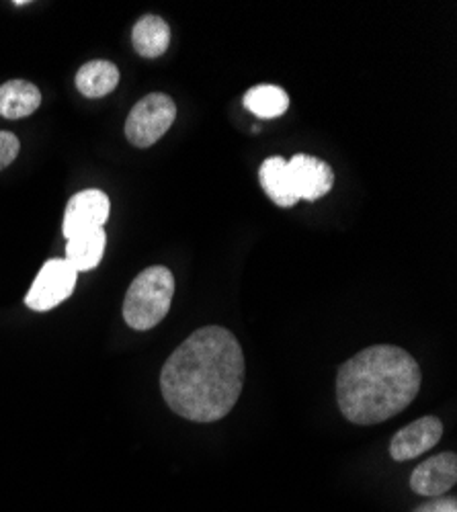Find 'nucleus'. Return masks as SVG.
Wrapping results in <instances>:
<instances>
[{
	"label": "nucleus",
	"mask_w": 457,
	"mask_h": 512,
	"mask_svg": "<svg viewBox=\"0 0 457 512\" xmlns=\"http://www.w3.org/2000/svg\"><path fill=\"white\" fill-rule=\"evenodd\" d=\"M119 84V70L109 60H93L76 72V89L87 99H101Z\"/></svg>",
	"instance_id": "nucleus-12"
},
{
	"label": "nucleus",
	"mask_w": 457,
	"mask_h": 512,
	"mask_svg": "<svg viewBox=\"0 0 457 512\" xmlns=\"http://www.w3.org/2000/svg\"><path fill=\"white\" fill-rule=\"evenodd\" d=\"M21 142L11 132H0V170L13 164V160L19 156Z\"/></svg>",
	"instance_id": "nucleus-15"
},
{
	"label": "nucleus",
	"mask_w": 457,
	"mask_h": 512,
	"mask_svg": "<svg viewBox=\"0 0 457 512\" xmlns=\"http://www.w3.org/2000/svg\"><path fill=\"white\" fill-rule=\"evenodd\" d=\"M259 179L265 193L279 207H294L300 199L316 201L335 185L330 164L308 154H296L289 162L281 156L267 158L261 164Z\"/></svg>",
	"instance_id": "nucleus-3"
},
{
	"label": "nucleus",
	"mask_w": 457,
	"mask_h": 512,
	"mask_svg": "<svg viewBox=\"0 0 457 512\" xmlns=\"http://www.w3.org/2000/svg\"><path fill=\"white\" fill-rule=\"evenodd\" d=\"M244 107L259 119H275L287 111L289 97L281 87L259 84L244 95Z\"/></svg>",
	"instance_id": "nucleus-14"
},
{
	"label": "nucleus",
	"mask_w": 457,
	"mask_h": 512,
	"mask_svg": "<svg viewBox=\"0 0 457 512\" xmlns=\"http://www.w3.org/2000/svg\"><path fill=\"white\" fill-rule=\"evenodd\" d=\"M132 44L134 50L142 58H158L166 50H169L171 44V29L169 23L156 15H146L142 17L132 31Z\"/></svg>",
	"instance_id": "nucleus-13"
},
{
	"label": "nucleus",
	"mask_w": 457,
	"mask_h": 512,
	"mask_svg": "<svg viewBox=\"0 0 457 512\" xmlns=\"http://www.w3.org/2000/svg\"><path fill=\"white\" fill-rule=\"evenodd\" d=\"M175 277L166 267L144 269L130 285L123 300V318L134 330H150L171 310Z\"/></svg>",
	"instance_id": "nucleus-4"
},
{
	"label": "nucleus",
	"mask_w": 457,
	"mask_h": 512,
	"mask_svg": "<svg viewBox=\"0 0 457 512\" xmlns=\"http://www.w3.org/2000/svg\"><path fill=\"white\" fill-rule=\"evenodd\" d=\"M111 203L109 197L99 189H87L76 193L64 213V236L70 238L78 232H87L95 228H103V224L109 220Z\"/></svg>",
	"instance_id": "nucleus-7"
},
{
	"label": "nucleus",
	"mask_w": 457,
	"mask_h": 512,
	"mask_svg": "<svg viewBox=\"0 0 457 512\" xmlns=\"http://www.w3.org/2000/svg\"><path fill=\"white\" fill-rule=\"evenodd\" d=\"M421 381V367L408 351L394 345L367 347L341 365L337 402L349 422L380 424L412 404Z\"/></svg>",
	"instance_id": "nucleus-2"
},
{
	"label": "nucleus",
	"mask_w": 457,
	"mask_h": 512,
	"mask_svg": "<svg viewBox=\"0 0 457 512\" xmlns=\"http://www.w3.org/2000/svg\"><path fill=\"white\" fill-rule=\"evenodd\" d=\"M41 105V93L27 80H9L0 87V115L5 119H23Z\"/></svg>",
	"instance_id": "nucleus-11"
},
{
	"label": "nucleus",
	"mask_w": 457,
	"mask_h": 512,
	"mask_svg": "<svg viewBox=\"0 0 457 512\" xmlns=\"http://www.w3.org/2000/svg\"><path fill=\"white\" fill-rule=\"evenodd\" d=\"M443 437V422L437 416H423L400 429L392 443L390 455L394 461H408L433 449Z\"/></svg>",
	"instance_id": "nucleus-9"
},
{
	"label": "nucleus",
	"mask_w": 457,
	"mask_h": 512,
	"mask_svg": "<svg viewBox=\"0 0 457 512\" xmlns=\"http://www.w3.org/2000/svg\"><path fill=\"white\" fill-rule=\"evenodd\" d=\"M246 375L238 338L222 326L195 330L160 373L162 398L191 422H216L236 406Z\"/></svg>",
	"instance_id": "nucleus-1"
},
{
	"label": "nucleus",
	"mask_w": 457,
	"mask_h": 512,
	"mask_svg": "<svg viewBox=\"0 0 457 512\" xmlns=\"http://www.w3.org/2000/svg\"><path fill=\"white\" fill-rule=\"evenodd\" d=\"M457 482V455L453 451L439 453L423 461L410 476V488L419 496H445Z\"/></svg>",
	"instance_id": "nucleus-8"
},
{
	"label": "nucleus",
	"mask_w": 457,
	"mask_h": 512,
	"mask_svg": "<svg viewBox=\"0 0 457 512\" xmlns=\"http://www.w3.org/2000/svg\"><path fill=\"white\" fill-rule=\"evenodd\" d=\"M76 277L78 273L66 259L48 261L41 267L25 297L27 308L35 312H50L52 308H58L72 295Z\"/></svg>",
	"instance_id": "nucleus-6"
},
{
	"label": "nucleus",
	"mask_w": 457,
	"mask_h": 512,
	"mask_svg": "<svg viewBox=\"0 0 457 512\" xmlns=\"http://www.w3.org/2000/svg\"><path fill=\"white\" fill-rule=\"evenodd\" d=\"M177 117L175 101L164 93H150L134 105L126 119V138L136 148L154 146Z\"/></svg>",
	"instance_id": "nucleus-5"
},
{
	"label": "nucleus",
	"mask_w": 457,
	"mask_h": 512,
	"mask_svg": "<svg viewBox=\"0 0 457 512\" xmlns=\"http://www.w3.org/2000/svg\"><path fill=\"white\" fill-rule=\"evenodd\" d=\"M66 240V261L74 267L76 273L93 271L101 263L107 244V234L103 228L78 232Z\"/></svg>",
	"instance_id": "nucleus-10"
},
{
	"label": "nucleus",
	"mask_w": 457,
	"mask_h": 512,
	"mask_svg": "<svg viewBox=\"0 0 457 512\" xmlns=\"http://www.w3.org/2000/svg\"><path fill=\"white\" fill-rule=\"evenodd\" d=\"M414 512H457V500H455V496L435 498V500L421 504Z\"/></svg>",
	"instance_id": "nucleus-16"
}]
</instances>
